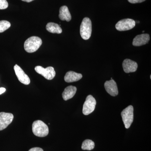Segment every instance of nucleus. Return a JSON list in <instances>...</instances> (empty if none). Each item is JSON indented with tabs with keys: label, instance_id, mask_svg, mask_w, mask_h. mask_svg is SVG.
<instances>
[{
	"label": "nucleus",
	"instance_id": "nucleus-13",
	"mask_svg": "<svg viewBox=\"0 0 151 151\" xmlns=\"http://www.w3.org/2000/svg\"><path fill=\"white\" fill-rule=\"evenodd\" d=\"M82 78V74L73 71H69L66 73L64 76V80L68 83L75 82L79 81Z\"/></svg>",
	"mask_w": 151,
	"mask_h": 151
},
{
	"label": "nucleus",
	"instance_id": "nucleus-15",
	"mask_svg": "<svg viewBox=\"0 0 151 151\" xmlns=\"http://www.w3.org/2000/svg\"><path fill=\"white\" fill-rule=\"evenodd\" d=\"M59 17L62 21H70L71 19V16L67 6H63L60 9Z\"/></svg>",
	"mask_w": 151,
	"mask_h": 151
},
{
	"label": "nucleus",
	"instance_id": "nucleus-14",
	"mask_svg": "<svg viewBox=\"0 0 151 151\" xmlns=\"http://www.w3.org/2000/svg\"><path fill=\"white\" fill-rule=\"evenodd\" d=\"M76 87L73 86H67L65 88L62 93V97L63 100H66L71 99L75 95L76 92Z\"/></svg>",
	"mask_w": 151,
	"mask_h": 151
},
{
	"label": "nucleus",
	"instance_id": "nucleus-1",
	"mask_svg": "<svg viewBox=\"0 0 151 151\" xmlns=\"http://www.w3.org/2000/svg\"><path fill=\"white\" fill-rule=\"evenodd\" d=\"M42 44V40L40 38L36 36L31 37L25 42L24 48L29 53H32L36 51Z\"/></svg>",
	"mask_w": 151,
	"mask_h": 151
},
{
	"label": "nucleus",
	"instance_id": "nucleus-7",
	"mask_svg": "<svg viewBox=\"0 0 151 151\" xmlns=\"http://www.w3.org/2000/svg\"><path fill=\"white\" fill-rule=\"evenodd\" d=\"M35 69L38 73L42 75L47 80H52L54 78L55 76L54 68L51 66L45 68L39 65L36 66Z\"/></svg>",
	"mask_w": 151,
	"mask_h": 151
},
{
	"label": "nucleus",
	"instance_id": "nucleus-12",
	"mask_svg": "<svg viewBox=\"0 0 151 151\" xmlns=\"http://www.w3.org/2000/svg\"><path fill=\"white\" fill-rule=\"evenodd\" d=\"M150 40V37L148 34H142L135 37L133 40L132 44L134 46H140L145 45Z\"/></svg>",
	"mask_w": 151,
	"mask_h": 151
},
{
	"label": "nucleus",
	"instance_id": "nucleus-10",
	"mask_svg": "<svg viewBox=\"0 0 151 151\" xmlns=\"http://www.w3.org/2000/svg\"><path fill=\"white\" fill-rule=\"evenodd\" d=\"M104 86L106 91L111 96L115 97L119 94L117 84L113 79L106 81Z\"/></svg>",
	"mask_w": 151,
	"mask_h": 151
},
{
	"label": "nucleus",
	"instance_id": "nucleus-8",
	"mask_svg": "<svg viewBox=\"0 0 151 151\" xmlns=\"http://www.w3.org/2000/svg\"><path fill=\"white\" fill-rule=\"evenodd\" d=\"M14 115L12 113H0V131L4 129L12 122Z\"/></svg>",
	"mask_w": 151,
	"mask_h": 151
},
{
	"label": "nucleus",
	"instance_id": "nucleus-6",
	"mask_svg": "<svg viewBox=\"0 0 151 151\" xmlns=\"http://www.w3.org/2000/svg\"><path fill=\"white\" fill-rule=\"evenodd\" d=\"M96 105V101L94 97L92 95H88L83 105V114L86 116L92 113L95 109Z\"/></svg>",
	"mask_w": 151,
	"mask_h": 151
},
{
	"label": "nucleus",
	"instance_id": "nucleus-5",
	"mask_svg": "<svg viewBox=\"0 0 151 151\" xmlns=\"http://www.w3.org/2000/svg\"><path fill=\"white\" fill-rule=\"evenodd\" d=\"M136 25V22L131 19H125L119 21L116 25V28L119 31H125L133 29Z\"/></svg>",
	"mask_w": 151,
	"mask_h": 151
},
{
	"label": "nucleus",
	"instance_id": "nucleus-2",
	"mask_svg": "<svg viewBox=\"0 0 151 151\" xmlns=\"http://www.w3.org/2000/svg\"><path fill=\"white\" fill-rule=\"evenodd\" d=\"M32 130L35 135L40 137H44L48 134V127L46 124L40 120H37L33 122Z\"/></svg>",
	"mask_w": 151,
	"mask_h": 151
},
{
	"label": "nucleus",
	"instance_id": "nucleus-23",
	"mask_svg": "<svg viewBox=\"0 0 151 151\" xmlns=\"http://www.w3.org/2000/svg\"><path fill=\"white\" fill-rule=\"evenodd\" d=\"M22 1H23L29 3L34 1V0H22Z\"/></svg>",
	"mask_w": 151,
	"mask_h": 151
},
{
	"label": "nucleus",
	"instance_id": "nucleus-19",
	"mask_svg": "<svg viewBox=\"0 0 151 151\" xmlns=\"http://www.w3.org/2000/svg\"><path fill=\"white\" fill-rule=\"evenodd\" d=\"M9 4L6 0H0V9L7 8Z\"/></svg>",
	"mask_w": 151,
	"mask_h": 151
},
{
	"label": "nucleus",
	"instance_id": "nucleus-11",
	"mask_svg": "<svg viewBox=\"0 0 151 151\" xmlns=\"http://www.w3.org/2000/svg\"><path fill=\"white\" fill-rule=\"evenodd\" d=\"M123 67L125 72L129 73L135 72L137 70L138 64L137 63L131 60L126 59L123 61Z\"/></svg>",
	"mask_w": 151,
	"mask_h": 151
},
{
	"label": "nucleus",
	"instance_id": "nucleus-9",
	"mask_svg": "<svg viewBox=\"0 0 151 151\" xmlns=\"http://www.w3.org/2000/svg\"><path fill=\"white\" fill-rule=\"evenodd\" d=\"M14 68L16 75L20 82L25 85L29 84L30 82V78L29 76L24 73L21 68L16 64L14 66Z\"/></svg>",
	"mask_w": 151,
	"mask_h": 151
},
{
	"label": "nucleus",
	"instance_id": "nucleus-22",
	"mask_svg": "<svg viewBox=\"0 0 151 151\" xmlns=\"http://www.w3.org/2000/svg\"><path fill=\"white\" fill-rule=\"evenodd\" d=\"M6 90L5 88H4V87L0 88V94H1L4 93V92H5Z\"/></svg>",
	"mask_w": 151,
	"mask_h": 151
},
{
	"label": "nucleus",
	"instance_id": "nucleus-16",
	"mask_svg": "<svg viewBox=\"0 0 151 151\" xmlns=\"http://www.w3.org/2000/svg\"><path fill=\"white\" fill-rule=\"evenodd\" d=\"M47 30L52 33L60 34L62 32V29L59 25L53 22H49L46 26Z\"/></svg>",
	"mask_w": 151,
	"mask_h": 151
},
{
	"label": "nucleus",
	"instance_id": "nucleus-21",
	"mask_svg": "<svg viewBox=\"0 0 151 151\" xmlns=\"http://www.w3.org/2000/svg\"><path fill=\"white\" fill-rule=\"evenodd\" d=\"M29 151H43V150L40 148L34 147L30 149Z\"/></svg>",
	"mask_w": 151,
	"mask_h": 151
},
{
	"label": "nucleus",
	"instance_id": "nucleus-18",
	"mask_svg": "<svg viewBox=\"0 0 151 151\" xmlns=\"http://www.w3.org/2000/svg\"><path fill=\"white\" fill-rule=\"evenodd\" d=\"M11 27V24L7 21H0V33L4 32Z\"/></svg>",
	"mask_w": 151,
	"mask_h": 151
},
{
	"label": "nucleus",
	"instance_id": "nucleus-4",
	"mask_svg": "<svg viewBox=\"0 0 151 151\" xmlns=\"http://www.w3.org/2000/svg\"><path fill=\"white\" fill-rule=\"evenodd\" d=\"M121 115L125 128L129 129L134 120V108L133 106L129 105L125 108L122 111Z\"/></svg>",
	"mask_w": 151,
	"mask_h": 151
},
{
	"label": "nucleus",
	"instance_id": "nucleus-3",
	"mask_svg": "<svg viewBox=\"0 0 151 151\" xmlns=\"http://www.w3.org/2000/svg\"><path fill=\"white\" fill-rule=\"evenodd\" d=\"M92 22L90 19L85 17L83 19L80 26V35L84 40H87L90 38L92 34Z\"/></svg>",
	"mask_w": 151,
	"mask_h": 151
},
{
	"label": "nucleus",
	"instance_id": "nucleus-20",
	"mask_svg": "<svg viewBox=\"0 0 151 151\" xmlns=\"http://www.w3.org/2000/svg\"><path fill=\"white\" fill-rule=\"evenodd\" d=\"M129 2L131 4H137V3H140L145 1L146 0H128Z\"/></svg>",
	"mask_w": 151,
	"mask_h": 151
},
{
	"label": "nucleus",
	"instance_id": "nucleus-17",
	"mask_svg": "<svg viewBox=\"0 0 151 151\" xmlns=\"http://www.w3.org/2000/svg\"><path fill=\"white\" fill-rule=\"evenodd\" d=\"M95 146L94 143L90 139H86L83 142L81 145V149L84 150H91L94 149Z\"/></svg>",
	"mask_w": 151,
	"mask_h": 151
}]
</instances>
